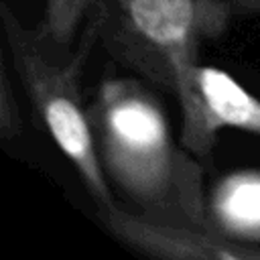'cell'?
Wrapping results in <instances>:
<instances>
[{"mask_svg":"<svg viewBox=\"0 0 260 260\" xmlns=\"http://www.w3.org/2000/svg\"><path fill=\"white\" fill-rule=\"evenodd\" d=\"M87 118L106 177L138 213L213 230L199 167L175 144L165 112L138 81L106 79L87 106Z\"/></svg>","mask_w":260,"mask_h":260,"instance_id":"obj_1","label":"cell"},{"mask_svg":"<svg viewBox=\"0 0 260 260\" xmlns=\"http://www.w3.org/2000/svg\"><path fill=\"white\" fill-rule=\"evenodd\" d=\"M93 24L142 73L179 95L183 110V144L207 154L215 130L195 85L197 41L209 32L217 14L207 0H87Z\"/></svg>","mask_w":260,"mask_h":260,"instance_id":"obj_2","label":"cell"},{"mask_svg":"<svg viewBox=\"0 0 260 260\" xmlns=\"http://www.w3.org/2000/svg\"><path fill=\"white\" fill-rule=\"evenodd\" d=\"M2 26L4 37L14 59L16 73L35 104L41 120L55 138L57 146L77 169L85 189L93 197L100 211L112 207V191L108 177L102 169L87 110L81 106L79 77L83 57L91 37L79 53H69L67 45L57 43L45 24L41 28H26L2 2Z\"/></svg>","mask_w":260,"mask_h":260,"instance_id":"obj_3","label":"cell"},{"mask_svg":"<svg viewBox=\"0 0 260 260\" xmlns=\"http://www.w3.org/2000/svg\"><path fill=\"white\" fill-rule=\"evenodd\" d=\"M106 225L128 246L158 258H260L250 244L230 240L213 230L156 221L122 209L118 203L100 211Z\"/></svg>","mask_w":260,"mask_h":260,"instance_id":"obj_4","label":"cell"},{"mask_svg":"<svg viewBox=\"0 0 260 260\" xmlns=\"http://www.w3.org/2000/svg\"><path fill=\"white\" fill-rule=\"evenodd\" d=\"M207 215L217 234L260 244V171H236L217 181L207 199Z\"/></svg>","mask_w":260,"mask_h":260,"instance_id":"obj_5","label":"cell"},{"mask_svg":"<svg viewBox=\"0 0 260 260\" xmlns=\"http://www.w3.org/2000/svg\"><path fill=\"white\" fill-rule=\"evenodd\" d=\"M195 85L205 114L217 132L223 126L260 134V100L217 67L199 65Z\"/></svg>","mask_w":260,"mask_h":260,"instance_id":"obj_6","label":"cell"},{"mask_svg":"<svg viewBox=\"0 0 260 260\" xmlns=\"http://www.w3.org/2000/svg\"><path fill=\"white\" fill-rule=\"evenodd\" d=\"M87 0H45V28L63 45H69L73 32L85 14Z\"/></svg>","mask_w":260,"mask_h":260,"instance_id":"obj_7","label":"cell"},{"mask_svg":"<svg viewBox=\"0 0 260 260\" xmlns=\"http://www.w3.org/2000/svg\"><path fill=\"white\" fill-rule=\"evenodd\" d=\"M0 130L4 138L16 136L20 132V116H18V108L12 102V89H10V81L8 75L2 71V79H0Z\"/></svg>","mask_w":260,"mask_h":260,"instance_id":"obj_8","label":"cell"}]
</instances>
